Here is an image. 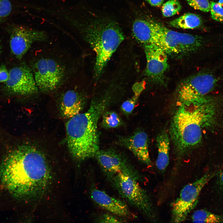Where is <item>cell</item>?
I'll return each mask as SVG.
<instances>
[{"label": "cell", "instance_id": "cell-1", "mask_svg": "<svg viewBox=\"0 0 223 223\" xmlns=\"http://www.w3.org/2000/svg\"><path fill=\"white\" fill-rule=\"evenodd\" d=\"M0 180L15 197L33 198L43 193L50 179L46 158L39 150L19 142L0 125Z\"/></svg>", "mask_w": 223, "mask_h": 223}, {"label": "cell", "instance_id": "cell-2", "mask_svg": "<svg viewBox=\"0 0 223 223\" xmlns=\"http://www.w3.org/2000/svg\"><path fill=\"white\" fill-rule=\"evenodd\" d=\"M28 65L39 91L55 92L74 75V61L67 51L60 47H33Z\"/></svg>", "mask_w": 223, "mask_h": 223}, {"label": "cell", "instance_id": "cell-3", "mask_svg": "<svg viewBox=\"0 0 223 223\" xmlns=\"http://www.w3.org/2000/svg\"><path fill=\"white\" fill-rule=\"evenodd\" d=\"M108 102L105 99L92 101L86 112L70 118L66 123L68 147L76 160L83 161L92 157L99 150L98 123Z\"/></svg>", "mask_w": 223, "mask_h": 223}, {"label": "cell", "instance_id": "cell-4", "mask_svg": "<svg viewBox=\"0 0 223 223\" xmlns=\"http://www.w3.org/2000/svg\"><path fill=\"white\" fill-rule=\"evenodd\" d=\"M212 109L208 102L189 106L179 105L169 131L179 158L184 157L200 143L202 129L210 119Z\"/></svg>", "mask_w": 223, "mask_h": 223}, {"label": "cell", "instance_id": "cell-5", "mask_svg": "<svg viewBox=\"0 0 223 223\" xmlns=\"http://www.w3.org/2000/svg\"><path fill=\"white\" fill-rule=\"evenodd\" d=\"M79 25L83 37L95 53L94 74L98 79L124 40V34L116 22L105 18L97 17Z\"/></svg>", "mask_w": 223, "mask_h": 223}, {"label": "cell", "instance_id": "cell-6", "mask_svg": "<svg viewBox=\"0 0 223 223\" xmlns=\"http://www.w3.org/2000/svg\"><path fill=\"white\" fill-rule=\"evenodd\" d=\"M149 20L152 29L151 44L159 47L168 56L181 59L203 47L204 40L200 36L173 31L159 22Z\"/></svg>", "mask_w": 223, "mask_h": 223}, {"label": "cell", "instance_id": "cell-7", "mask_svg": "<svg viewBox=\"0 0 223 223\" xmlns=\"http://www.w3.org/2000/svg\"><path fill=\"white\" fill-rule=\"evenodd\" d=\"M218 80L208 69L201 71L183 80L176 90L178 105L189 106L208 101L206 95L215 89Z\"/></svg>", "mask_w": 223, "mask_h": 223}, {"label": "cell", "instance_id": "cell-8", "mask_svg": "<svg viewBox=\"0 0 223 223\" xmlns=\"http://www.w3.org/2000/svg\"><path fill=\"white\" fill-rule=\"evenodd\" d=\"M138 178L127 173H120L110 181L122 198L149 219L154 220L156 215L152 203L146 192L138 182Z\"/></svg>", "mask_w": 223, "mask_h": 223}, {"label": "cell", "instance_id": "cell-9", "mask_svg": "<svg viewBox=\"0 0 223 223\" xmlns=\"http://www.w3.org/2000/svg\"><path fill=\"white\" fill-rule=\"evenodd\" d=\"M216 173H207L183 188L178 197L171 203L172 222L179 223L186 220L196 207L202 189Z\"/></svg>", "mask_w": 223, "mask_h": 223}, {"label": "cell", "instance_id": "cell-10", "mask_svg": "<svg viewBox=\"0 0 223 223\" xmlns=\"http://www.w3.org/2000/svg\"><path fill=\"white\" fill-rule=\"evenodd\" d=\"M5 84L7 92L12 95L28 96L39 91L28 64L22 63L12 68L9 72V77Z\"/></svg>", "mask_w": 223, "mask_h": 223}, {"label": "cell", "instance_id": "cell-11", "mask_svg": "<svg viewBox=\"0 0 223 223\" xmlns=\"http://www.w3.org/2000/svg\"><path fill=\"white\" fill-rule=\"evenodd\" d=\"M48 38L44 31L19 25L13 26L10 30V45L11 50L17 59H22L35 43L43 42Z\"/></svg>", "mask_w": 223, "mask_h": 223}, {"label": "cell", "instance_id": "cell-12", "mask_svg": "<svg viewBox=\"0 0 223 223\" xmlns=\"http://www.w3.org/2000/svg\"><path fill=\"white\" fill-rule=\"evenodd\" d=\"M75 81L74 75L56 90L59 92L61 114L65 118L70 119L80 113L84 104L85 98Z\"/></svg>", "mask_w": 223, "mask_h": 223}, {"label": "cell", "instance_id": "cell-13", "mask_svg": "<svg viewBox=\"0 0 223 223\" xmlns=\"http://www.w3.org/2000/svg\"><path fill=\"white\" fill-rule=\"evenodd\" d=\"M94 156L102 172L110 180L120 173L138 178V174L127 159L114 150H99Z\"/></svg>", "mask_w": 223, "mask_h": 223}, {"label": "cell", "instance_id": "cell-14", "mask_svg": "<svg viewBox=\"0 0 223 223\" xmlns=\"http://www.w3.org/2000/svg\"><path fill=\"white\" fill-rule=\"evenodd\" d=\"M143 47L146 59L145 76L155 84L164 85L165 75L169 68L168 55L160 48L154 44Z\"/></svg>", "mask_w": 223, "mask_h": 223}, {"label": "cell", "instance_id": "cell-15", "mask_svg": "<svg viewBox=\"0 0 223 223\" xmlns=\"http://www.w3.org/2000/svg\"><path fill=\"white\" fill-rule=\"evenodd\" d=\"M148 137L147 134L138 131L127 136L119 138V144L132 152L134 155L145 165H152L148 150Z\"/></svg>", "mask_w": 223, "mask_h": 223}, {"label": "cell", "instance_id": "cell-16", "mask_svg": "<svg viewBox=\"0 0 223 223\" xmlns=\"http://www.w3.org/2000/svg\"><path fill=\"white\" fill-rule=\"evenodd\" d=\"M92 200L101 208L117 216L127 217L131 212L126 203L105 192L94 188L90 192Z\"/></svg>", "mask_w": 223, "mask_h": 223}, {"label": "cell", "instance_id": "cell-17", "mask_svg": "<svg viewBox=\"0 0 223 223\" xmlns=\"http://www.w3.org/2000/svg\"><path fill=\"white\" fill-rule=\"evenodd\" d=\"M132 31L134 38L143 46L151 44L152 29L149 19H136L133 23Z\"/></svg>", "mask_w": 223, "mask_h": 223}, {"label": "cell", "instance_id": "cell-18", "mask_svg": "<svg viewBox=\"0 0 223 223\" xmlns=\"http://www.w3.org/2000/svg\"><path fill=\"white\" fill-rule=\"evenodd\" d=\"M158 156L156 162L157 168L160 171H164L169 162L170 140L166 131H161L156 137Z\"/></svg>", "mask_w": 223, "mask_h": 223}, {"label": "cell", "instance_id": "cell-19", "mask_svg": "<svg viewBox=\"0 0 223 223\" xmlns=\"http://www.w3.org/2000/svg\"><path fill=\"white\" fill-rule=\"evenodd\" d=\"M203 24L201 17L199 15L187 13L170 21L169 25L173 27L184 29H193L200 27Z\"/></svg>", "mask_w": 223, "mask_h": 223}, {"label": "cell", "instance_id": "cell-20", "mask_svg": "<svg viewBox=\"0 0 223 223\" xmlns=\"http://www.w3.org/2000/svg\"><path fill=\"white\" fill-rule=\"evenodd\" d=\"M145 88V84L142 81L137 82L132 87L133 95L130 98L123 103L121 106L122 111L128 115L133 111L138 98Z\"/></svg>", "mask_w": 223, "mask_h": 223}, {"label": "cell", "instance_id": "cell-21", "mask_svg": "<svg viewBox=\"0 0 223 223\" xmlns=\"http://www.w3.org/2000/svg\"><path fill=\"white\" fill-rule=\"evenodd\" d=\"M192 221L195 223H220L223 222V218L204 209L195 211L192 216Z\"/></svg>", "mask_w": 223, "mask_h": 223}, {"label": "cell", "instance_id": "cell-22", "mask_svg": "<svg viewBox=\"0 0 223 223\" xmlns=\"http://www.w3.org/2000/svg\"><path fill=\"white\" fill-rule=\"evenodd\" d=\"M102 124L106 128H114L121 125L122 122L119 115L116 112L108 111L105 112L103 116Z\"/></svg>", "mask_w": 223, "mask_h": 223}, {"label": "cell", "instance_id": "cell-23", "mask_svg": "<svg viewBox=\"0 0 223 223\" xmlns=\"http://www.w3.org/2000/svg\"><path fill=\"white\" fill-rule=\"evenodd\" d=\"M181 9V5L178 0H168L162 4L161 11L163 16L170 17L178 14Z\"/></svg>", "mask_w": 223, "mask_h": 223}, {"label": "cell", "instance_id": "cell-24", "mask_svg": "<svg viewBox=\"0 0 223 223\" xmlns=\"http://www.w3.org/2000/svg\"><path fill=\"white\" fill-rule=\"evenodd\" d=\"M210 11L212 18L214 20L223 23V8L219 3L213 1L210 3Z\"/></svg>", "mask_w": 223, "mask_h": 223}, {"label": "cell", "instance_id": "cell-25", "mask_svg": "<svg viewBox=\"0 0 223 223\" xmlns=\"http://www.w3.org/2000/svg\"><path fill=\"white\" fill-rule=\"evenodd\" d=\"M190 6L204 12L210 11V4L208 0H186Z\"/></svg>", "mask_w": 223, "mask_h": 223}, {"label": "cell", "instance_id": "cell-26", "mask_svg": "<svg viewBox=\"0 0 223 223\" xmlns=\"http://www.w3.org/2000/svg\"><path fill=\"white\" fill-rule=\"evenodd\" d=\"M12 9V5L9 0H0V21L10 14Z\"/></svg>", "mask_w": 223, "mask_h": 223}, {"label": "cell", "instance_id": "cell-27", "mask_svg": "<svg viewBox=\"0 0 223 223\" xmlns=\"http://www.w3.org/2000/svg\"><path fill=\"white\" fill-rule=\"evenodd\" d=\"M116 216L112 214H104L102 215L98 220L100 223H120L123 221Z\"/></svg>", "mask_w": 223, "mask_h": 223}, {"label": "cell", "instance_id": "cell-28", "mask_svg": "<svg viewBox=\"0 0 223 223\" xmlns=\"http://www.w3.org/2000/svg\"><path fill=\"white\" fill-rule=\"evenodd\" d=\"M9 77L8 72L5 66L2 65L0 67V82H6Z\"/></svg>", "mask_w": 223, "mask_h": 223}, {"label": "cell", "instance_id": "cell-29", "mask_svg": "<svg viewBox=\"0 0 223 223\" xmlns=\"http://www.w3.org/2000/svg\"><path fill=\"white\" fill-rule=\"evenodd\" d=\"M152 7H160L163 4L164 0H143Z\"/></svg>", "mask_w": 223, "mask_h": 223}, {"label": "cell", "instance_id": "cell-30", "mask_svg": "<svg viewBox=\"0 0 223 223\" xmlns=\"http://www.w3.org/2000/svg\"><path fill=\"white\" fill-rule=\"evenodd\" d=\"M218 188L223 191V171L219 174L217 180Z\"/></svg>", "mask_w": 223, "mask_h": 223}, {"label": "cell", "instance_id": "cell-31", "mask_svg": "<svg viewBox=\"0 0 223 223\" xmlns=\"http://www.w3.org/2000/svg\"><path fill=\"white\" fill-rule=\"evenodd\" d=\"M219 3L222 5L223 4V0H220Z\"/></svg>", "mask_w": 223, "mask_h": 223}, {"label": "cell", "instance_id": "cell-32", "mask_svg": "<svg viewBox=\"0 0 223 223\" xmlns=\"http://www.w3.org/2000/svg\"><path fill=\"white\" fill-rule=\"evenodd\" d=\"M1 46L0 45V53L1 52Z\"/></svg>", "mask_w": 223, "mask_h": 223}]
</instances>
